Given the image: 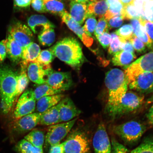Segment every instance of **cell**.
<instances>
[{
    "label": "cell",
    "mask_w": 153,
    "mask_h": 153,
    "mask_svg": "<svg viewBox=\"0 0 153 153\" xmlns=\"http://www.w3.org/2000/svg\"><path fill=\"white\" fill-rule=\"evenodd\" d=\"M105 83L108 91V99L106 111L108 114L121 102L127 92L129 83L123 71L114 68L105 76Z\"/></svg>",
    "instance_id": "1"
},
{
    "label": "cell",
    "mask_w": 153,
    "mask_h": 153,
    "mask_svg": "<svg viewBox=\"0 0 153 153\" xmlns=\"http://www.w3.org/2000/svg\"><path fill=\"white\" fill-rule=\"evenodd\" d=\"M50 50L55 57L76 70H79L85 62L81 45L74 38H65Z\"/></svg>",
    "instance_id": "2"
},
{
    "label": "cell",
    "mask_w": 153,
    "mask_h": 153,
    "mask_svg": "<svg viewBox=\"0 0 153 153\" xmlns=\"http://www.w3.org/2000/svg\"><path fill=\"white\" fill-rule=\"evenodd\" d=\"M18 76L8 66L0 67V95L4 113L9 112L15 102Z\"/></svg>",
    "instance_id": "3"
},
{
    "label": "cell",
    "mask_w": 153,
    "mask_h": 153,
    "mask_svg": "<svg viewBox=\"0 0 153 153\" xmlns=\"http://www.w3.org/2000/svg\"><path fill=\"white\" fill-rule=\"evenodd\" d=\"M146 126L136 120H131L112 127V131L124 143L129 146L137 144L146 131Z\"/></svg>",
    "instance_id": "4"
},
{
    "label": "cell",
    "mask_w": 153,
    "mask_h": 153,
    "mask_svg": "<svg viewBox=\"0 0 153 153\" xmlns=\"http://www.w3.org/2000/svg\"><path fill=\"white\" fill-rule=\"evenodd\" d=\"M144 97L133 92L126 93L117 106L108 114L113 120L131 113L140 108L144 102Z\"/></svg>",
    "instance_id": "5"
},
{
    "label": "cell",
    "mask_w": 153,
    "mask_h": 153,
    "mask_svg": "<svg viewBox=\"0 0 153 153\" xmlns=\"http://www.w3.org/2000/svg\"><path fill=\"white\" fill-rule=\"evenodd\" d=\"M64 143V153H90L88 139L81 130L72 131Z\"/></svg>",
    "instance_id": "6"
},
{
    "label": "cell",
    "mask_w": 153,
    "mask_h": 153,
    "mask_svg": "<svg viewBox=\"0 0 153 153\" xmlns=\"http://www.w3.org/2000/svg\"><path fill=\"white\" fill-rule=\"evenodd\" d=\"M125 68L124 73L129 84L141 74L153 72V50L139 57Z\"/></svg>",
    "instance_id": "7"
},
{
    "label": "cell",
    "mask_w": 153,
    "mask_h": 153,
    "mask_svg": "<svg viewBox=\"0 0 153 153\" xmlns=\"http://www.w3.org/2000/svg\"><path fill=\"white\" fill-rule=\"evenodd\" d=\"M41 114L35 112L15 120L10 129V140L14 142L17 137L33 129L39 123Z\"/></svg>",
    "instance_id": "8"
},
{
    "label": "cell",
    "mask_w": 153,
    "mask_h": 153,
    "mask_svg": "<svg viewBox=\"0 0 153 153\" xmlns=\"http://www.w3.org/2000/svg\"><path fill=\"white\" fill-rule=\"evenodd\" d=\"M77 118L68 122L49 126L45 137L46 145L50 146L59 144L69 133Z\"/></svg>",
    "instance_id": "9"
},
{
    "label": "cell",
    "mask_w": 153,
    "mask_h": 153,
    "mask_svg": "<svg viewBox=\"0 0 153 153\" xmlns=\"http://www.w3.org/2000/svg\"><path fill=\"white\" fill-rule=\"evenodd\" d=\"M36 101L33 90L25 91L17 101L14 111L15 120L33 113L36 108Z\"/></svg>",
    "instance_id": "10"
},
{
    "label": "cell",
    "mask_w": 153,
    "mask_h": 153,
    "mask_svg": "<svg viewBox=\"0 0 153 153\" xmlns=\"http://www.w3.org/2000/svg\"><path fill=\"white\" fill-rule=\"evenodd\" d=\"M9 35L24 49L33 42L32 32L28 26L19 22H15L9 28Z\"/></svg>",
    "instance_id": "11"
},
{
    "label": "cell",
    "mask_w": 153,
    "mask_h": 153,
    "mask_svg": "<svg viewBox=\"0 0 153 153\" xmlns=\"http://www.w3.org/2000/svg\"><path fill=\"white\" fill-rule=\"evenodd\" d=\"M27 71L29 79L40 85L45 83L48 76L53 70L51 64L42 65L34 61L28 62Z\"/></svg>",
    "instance_id": "12"
},
{
    "label": "cell",
    "mask_w": 153,
    "mask_h": 153,
    "mask_svg": "<svg viewBox=\"0 0 153 153\" xmlns=\"http://www.w3.org/2000/svg\"><path fill=\"white\" fill-rule=\"evenodd\" d=\"M45 84L63 92L70 89L74 82L70 72L53 71L48 76Z\"/></svg>",
    "instance_id": "13"
},
{
    "label": "cell",
    "mask_w": 153,
    "mask_h": 153,
    "mask_svg": "<svg viewBox=\"0 0 153 153\" xmlns=\"http://www.w3.org/2000/svg\"><path fill=\"white\" fill-rule=\"evenodd\" d=\"M93 145L95 153H111V144L105 124L101 122L94 136Z\"/></svg>",
    "instance_id": "14"
},
{
    "label": "cell",
    "mask_w": 153,
    "mask_h": 153,
    "mask_svg": "<svg viewBox=\"0 0 153 153\" xmlns=\"http://www.w3.org/2000/svg\"><path fill=\"white\" fill-rule=\"evenodd\" d=\"M60 16L62 22L78 36L86 47H90L92 45L94 41L93 38L85 31L81 25L71 18L67 11H65Z\"/></svg>",
    "instance_id": "15"
},
{
    "label": "cell",
    "mask_w": 153,
    "mask_h": 153,
    "mask_svg": "<svg viewBox=\"0 0 153 153\" xmlns=\"http://www.w3.org/2000/svg\"><path fill=\"white\" fill-rule=\"evenodd\" d=\"M60 122H68L76 118L81 111L69 97H64L58 104Z\"/></svg>",
    "instance_id": "16"
},
{
    "label": "cell",
    "mask_w": 153,
    "mask_h": 153,
    "mask_svg": "<svg viewBox=\"0 0 153 153\" xmlns=\"http://www.w3.org/2000/svg\"><path fill=\"white\" fill-rule=\"evenodd\" d=\"M132 90L143 93L153 92V72L140 74L129 85Z\"/></svg>",
    "instance_id": "17"
},
{
    "label": "cell",
    "mask_w": 153,
    "mask_h": 153,
    "mask_svg": "<svg viewBox=\"0 0 153 153\" xmlns=\"http://www.w3.org/2000/svg\"><path fill=\"white\" fill-rule=\"evenodd\" d=\"M28 26L35 34H40L54 25L45 16L42 15H32L27 20Z\"/></svg>",
    "instance_id": "18"
},
{
    "label": "cell",
    "mask_w": 153,
    "mask_h": 153,
    "mask_svg": "<svg viewBox=\"0 0 153 153\" xmlns=\"http://www.w3.org/2000/svg\"><path fill=\"white\" fill-rule=\"evenodd\" d=\"M70 15L80 25L83 24L88 15L87 4L72 1L70 3Z\"/></svg>",
    "instance_id": "19"
},
{
    "label": "cell",
    "mask_w": 153,
    "mask_h": 153,
    "mask_svg": "<svg viewBox=\"0 0 153 153\" xmlns=\"http://www.w3.org/2000/svg\"><path fill=\"white\" fill-rule=\"evenodd\" d=\"M7 40V56L13 62L18 64L22 60L24 49L9 35Z\"/></svg>",
    "instance_id": "20"
},
{
    "label": "cell",
    "mask_w": 153,
    "mask_h": 153,
    "mask_svg": "<svg viewBox=\"0 0 153 153\" xmlns=\"http://www.w3.org/2000/svg\"><path fill=\"white\" fill-rule=\"evenodd\" d=\"M64 97V95L60 94L42 97L37 100L36 105L37 112L42 113L58 104Z\"/></svg>",
    "instance_id": "21"
},
{
    "label": "cell",
    "mask_w": 153,
    "mask_h": 153,
    "mask_svg": "<svg viewBox=\"0 0 153 153\" xmlns=\"http://www.w3.org/2000/svg\"><path fill=\"white\" fill-rule=\"evenodd\" d=\"M60 123L58 104L41 114L39 124L51 126Z\"/></svg>",
    "instance_id": "22"
},
{
    "label": "cell",
    "mask_w": 153,
    "mask_h": 153,
    "mask_svg": "<svg viewBox=\"0 0 153 153\" xmlns=\"http://www.w3.org/2000/svg\"><path fill=\"white\" fill-rule=\"evenodd\" d=\"M27 64L21 62V70L20 73L18 76L15 102L17 101V99L24 92L29 83V79L26 73Z\"/></svg>",
    "instance_id": "23"
},
{
    "label": "cell",
    "mask_w": 153,
    "mask_h": 153,
    "mask_svg": "<svg viewBox=\"0 0 153 153\" xmlns=\"http://www.w3.org/2000/svg\"><path fill=\"white\" fill-rule=\"evenodd\" d=\"M131 24L134 34L141 41L143 42L149 49L152 50V42L139 19L132 20Z\"/></svg>",
    "instance_id": "24"
},
{
    "label": "cell",
    "mask_w": 153,
    "mask_h": 153,
    "mask_svg": "<svg viewBox=\"0 0 153 153\" xmlns=\"http://www.w3.org/2000/svg\"><path fill=\"white\" fill-rule=\"evenodd\" d=\"M108 8L109 5L106 0H97L88 3L87 6L88 14L100 18H103Z\"/></svg>",
    "instance_id": "25"
},
{
    "label": "cell",
    "mask_w": 153,
    "mask_h": 153,
    "mask_svg": "<svg viewBox=\"0 0 153 153\" xmlns=\"http://www.w3.org/2000/svg\"><path fill=\"white\" fill-rule=\"evenodd\" d=\"M135 58L134 53L121 51L114 55L112 62L114 66L126 67L131 64Z\"/></svg>",
    "instance_id": "26"
},
{
    "label": "cell",
    "mask_w": 153,
    "mask_h": 153,
    "mask_svg": "<svg viewBox=\"0 0 153 153\" xmlns=\"http://www.w3.org/2000/svg\"><path fill=\"white\" fill-rule=\"evenodd\" d=\"M41 51L39 45L32 42L24 49L22 61L27 62H34Z\"/></svg>",
    "instance_id": "27"
},
{
    "label": "cell",
    "mask_w": 153,
    "mask_h": 153,
    "mask_svg": "<svg viewBox=\"0 0 153 153\" xmlns=\"http://www.w3.org/2000/svg\"><path fill=\"white\" fill-rule=\"evenodd\" d=\"M24 139L36 148H42L45 137L43 131L36 129L32 130L24 137Z\"/></svg>",
    "instance_id": "28"
},
{
    "label": "cell",
    "mask_w": 153,
    "mask_h": 153,
    "mask_svg": "<svg viewBox=\"0 0 153 153\" xmlns=\"http://www.w3.org/2000/svg\"><path fill=\"white\" fill-rule=\"evenodd\" d=\"M47 12L60 15L65 10L62 0H43Z\"/></svg>",
    "instance_id": "29"
},
{
    "label": "cell",
    "mask_w": 153,
    "mask_h": 153,
    "mask_svg": "<svg viewBox=\"0 0 153 153\" xmlns=\"http://www.w3.org/2000/svg\"><path fill=\"white\" fill-rule=\"evenodd\" d=\"M34 97L36 100L45 97L60 94L62 92L53 88L46 84L38 85L33 91Z\"/></svg>",
    "instance_id": "30"
},
{
    "label": "cell",
    "mask_w": 153,
    "mask_h": 153,
    "mask_svg": "<svg viewBox=\"0 0 153 153\" xmlns=\"http://www.w3.org/2000/svg\"><path fill=\"white\" fill-rule=\"evenodd\" d=\"M14 150L18 153H43L42 148H36L25 139L17 143Z\"/></svg>",
    "instance_id": "31"
},
{
    "label": "cell",
    "mask_w": 153,
    "mask_h": 153,
    "mask_svg": "<svg viewBox=\"0 0 153 153\" xmlns=\"http://www.w3.org/2000/svg\"><path fill=\"white\" fill-rule=\"evenodd\" d=\"M55 35L53 28L45 30L38 35V40L41 45L45 47L50 46L55 40Z\"/></svg>",
    "instance_id": "32"
},
{
    "label": "cell",
    "mask_w": 153,
    "mask_h": 153,
    "mask_svg": "<svg viewBox=\"0 0 153 153\" xmlns=\"http://www.w3.org/2000/svg\"><path fill=\"white\" fill-rule=\"evenodd\" d=\"M131 153H153V137H147Z\"/></svg>",
    "instance_id": "33"
},
{
    "label": "cell",
    "mask_w": 153,
    "mask_h": 153,
    "mask_svg": "<svg viewBox=\"0 0 153 153\" xmlns=\"http://www.w3.org/2000/svg\"><path fill=\"white\" fill-rule=\"evenodd\" d=\"M123 9V6L120 1L112 3L109 5L108 10L104 18L108 21L114 17L121 16Z\"/></svg>",
    "instance_id": "34"
},
{
    "label": "cell",
    "mask_w": 153,
    "mask_h": 153,
    "mask_svg": "<svg viewBox=\"0 0 153 153\" xmlns=\"http://www.w3.org/2000/svg\"><path fill=\"white\" fill-rule=\"evenodd\" d=\"M121 16L124 20L141 19L140 15L133 3L123 6Z\"/></svg>",
    "instance_id": "35"
},
{
    "label": "cell",
    "mask_w": 153,
    "mask_h": 153,
    "mask_svg": "<svg viewBox=\"0 0 153 153\" xmlns=\"http://www.w3.org/2000/svg\"><path fill=\"white\" fill-rule=\"evenodd\" d=\"M55 57L54 55L50 49L45 50L41 51L35 61L42 65H50Z\"/></svg>",
    "instance_id": "36"
},
{
    "label": "cell",
    "mask_w": 153,
    "mask_h": 153,
    "mask_svg": "<svg viewBox=\"0 0 153 153\" xmlns=\"http://www.w3.org/2000/svg\"><path fill=\"white\" fill-rule=\"evenodd\" d=\"M111 43L108 50V53L110 55H114L117 53L121 51V42L119 37L115 32L111 33Z\"/></svg>",
    "instance_id": "37"
},
{
    "label": "cell",
    "mask_w": 153,
    "mask_h": 153,
    "mask_svg": "<svg viewBox=\"0 0 153 153\" xmlns=\"http://www.w3.org/2000/svg\"><path fill=\"white\" fill-rule=\"evenodd\" d=\"M115 33L120 38L128 41L133 35V28L130 24L124 25Z\"/></svg>",
    "instance_id": "38"
},
{
    "label": "cell",
    "mask_w": 153,
    "mask_h": 153,
    "mask_svg": "<svg viewBox=\"0 0 153 153\" xmlns=\"http://www.w3.org/2000/svg\"><path fill=\"white\" fill-rule=\"evenodd\" d=\"M97 24V19L94 15L88 14L83 28L85 31L91 36L94 32Z\"/></svg>",
    "instance_id": "39"
},
{
    "label": "cell",
    "mask_w": 153,
    "mask_h": 153,
    "mask_svg": "<svg viewBox=\"0 0 153 153\" xmlns=\"http://www.w3.org/2000/svg\"><path fill=\"white\" fill-rule=\"evenodd\" d=\"M109 29L108 21L104 17L100 18L96 27L94 35L97 37L105 32H108Z\"/></svg>",
    "instance_id": "40"
},
{
    "label": "cell",
    "mask_w": 153,
    "mask_h": 153,
    "mask_svg": "<svg viewBox=\"0 0 153 153\" xmlns=\"http://www.w3.org/2000/svg\"><path fill=\"white\" fill-rule=\"evenodd\" d=\"M111 153H131V152L124 145L120 143L114 137L111 138Z\"/></svg>",
    "instance_id": "41"
},
{
    "label": "cell",
    "mask_w": 153,
    "mask_h": 153,
    "mask_svg": "<svg viewBox=\"0 0 153 153\" xmlns=\"http://www.w3.org/2000/svg\"><path fill=\"white\" fill-rule=\"evenodd\" d=\"M131 44L134 49L139 53H143L146 52V46L142 41L133 34L132 37L129 41Z\"/></svg>",
    "instance_id": "42"
},
{
    "label": "cell",
    "mask_w": 153,
    "mask_h": 153,
    "mask_svg": "<svg viewBox=\"0 0 153 153\" xmlns=\"http://www.w3.org/2000/svg\"><path fill=\"white\" fill-rule=\"evenodd\" d=\"M143 10L145 20L153 22V0H150L144 3Z\"/></svg>",
    "instance_id": "43"
},
{
    "label": "cell",
    "mask_w": 153,
    "mask_h": 153,
    "mask_svg": "<svg viewBox=\"0 0 153 153\" xmlns=\"http://www.w3.org/2000/svg\"><path fill=\"white\" fill-rule=\"evenodd\" d=\"M139 20L141 24L143 25L145 31L152 42L153 50V22L141 19H139Z\"/></svg>",
    "instance_id": "44"
},
{
    "label": "cell",
    "mask_w": 153,
    "mask_h": 153,
    "mask_svg": "<svg viewBox=\"0 0 153 153\" xmlns=\"http://www.w3.org/2000/svg\"><path fill=\"white\" fill-rule=\"evenodd\" d=\"M97 38L103 48L106 49L109 46L111 40V35L108 32H105L97 37Z\"/></svg>",
    "instance_id": "45"
},
{
    "label": "cell",
    "mask_w": 153,
    "mask_h": 153,
    "mask_svg": "<svg viewBox=\"0 0 153 153\" xmlns=\"http://www.w3.org/2000/svg\"><path fill=\"white\" fill-rule=\"evenodd\" d=\"M30 4L33 8L37 12L41 13L47 12L43 0H31Z\"/></svg>",
    "instance_id": "46"
},
{
    "label": "cell",
    "mask_w": 153,
    "mask_h": 153,
    "mask_svg": "<svg viewBox=\"0 0 153 153\" xmlns=\"http://www.w3.org/2000/svg\"><path fill=\"white\" fill-rule=\"evenodd\" d=\"M124 19L121 16H116L108 21L109 29L119 27L123 24Z\"/></svg>",
    "instance_id": "47"
},
{
    "label": "cell",
    "mask_w": 153,
    "mask_h": 153,
    "mask_svg": "<svg viewBox=\"0 0 153 153\" xmlns=\"http://www.w3.org/2000/svg\"><path fill=\"white\" fill-rule=\"evenodd\" d=\"M7 40L0 42V63L3 62L7 56Z\"/></svg>",
    "instance_id": "48"
},
{
    "label": "cell",
    "mask_w": 153,
    "mask_h": 153,
    "mask_svg": "<svg viewBox=\"0 0 153 153\" xmlns=\"http://www.w3.org/2000/svg\"><path fill=\"white\" fill-rule=\"evenodd\" d=\"M120 42H121V51L134 53V49L131 44L129 41H126V40L120 38Z\"/></svg>",
    "instance_id": "49"
},
{
    "label": "cell",
    "mask_w": 153,
    "mask_h": 153,
    "mask_svg": "<svg viewBox=\"0 0 153 153\" xmlns=\"http://www.w3.org/2000/svg\"><path fill=\"white\" fill-rule=\"evenodd\" d=\"M64 143L53 145L51 147L49 153H64Z\"/></svg>",
    "instance_id": "50"
},
{
    "label": "cell",
    "mask_w": 153,
    "mask_h": 153,
    "mask_svg": "<svg viewBox=\"0 0 153 153\" xmlns=\"http://www.w3.org/2000/svg\"><path fill=\"white\" fill-rule=\"evenodd\" d=\"M14 5L19 8H26L29 6L31 0H14Z\"/></svg>",
    "instance_id": "51"
},
{
    "label": "cell",
    "mask_w": 153,
    "mask_h": 153,
    "mask_svg": "<svg viewBox=\"0 0 153 153\" xmlns=\"http://www.w3.org/2000/svg\"><path fill=\"white\" fill-rule=\"evenodd\" d=\"M146 117L149 123L153 126V104L149 109Z\"/></svg>",
    "instance_id": "52"
},
{
    "label": "cell",
    "mask_w": 153,
    "mask_h": 153,
    "mask_svg": "<svg viewBox=\"0 0 153 153\" xmlns=\"http://www.w3.org/2000/svg\"><path fill=\"white\" fill-rule=\"evenodd\" d=\"M134 0H120L123 6L133 4Z\"/></svg>",
    "instance_id": "53"
},
{
    "label": "cell",
    "mask_w": 153,
    "mask_h": 153,
    "mask_svg": "<svg viewBox=\"0 0 153 153\" xmlns=\"http://www.w3.org/2000/svg\"><path fill=\"white\" fill-rule=\"evenodd\" d=\"M107 3L109 5L112 4V3L116 2L118 1H120V0H106Z\"/></svg>",
    "instance_id": "54"
},
{
    "label": "cell",
    "mask_w": 153,
    "mask_h": 153,
    "mask_svg": "<svg viewBox=\"0 0 153 153\" xmlns=\"http://www.w3.org/2000/svg\"><path fill=\"white\" fill-rule=\"evenodd\" d=\"M73 1L85 4H87L88 3H89V2L88 0H73Z\"/></svg>",
    "instance_id": "55"
},
{
    "label": "cell",
    "mask_w": 153,
    "mask_h": 153,
    "mask_svg": "<svg viewBox=\"0 0 153 153\" xmlns=\"http://www.w3.org/2000/svg\"><path fill=\"white\" fill-rule=\"evenodd\" d=\"M153 100V95L152 96V97H151V98L149 100V101H152Z\"/></svg>",
    "instance_id": "56"
},
{
    "label": "cell",
    "mask_w": 153,
    "mask_h": 153,
    "mask_svg": "<svg viewBox=\"0 0 153 153\" xmlns=\"http://www.w3.org/2000/svg\"><path fill=\"white\" fill-rule=\"evenodd\" d=\"M88 1L89 2L90 1L91 2L94 1H97V0H88Z\"/></svg>",
    "instance_id": "57"
},
{
    "label": "cell",
    "mask_w": 153,
    "mask_h": 153,
    "mask_svg": "<svg viewBox=\"0 0 153 153\" xmlns=\"http://www.w3.org/2000/svg\"><path fill=\"white\" fill-rule=\"evenodd\" d=\"M143 1H144L145 3L147 1H148L150 0H143Z\"/></svg>",
    "instance_id": "58"
}]
</instances>
